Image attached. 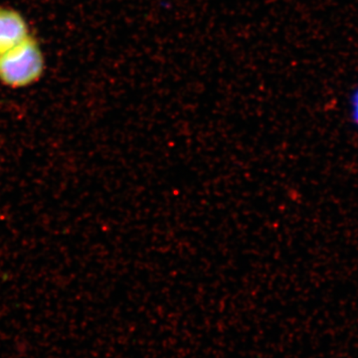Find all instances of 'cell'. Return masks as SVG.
<instances>
[{
    "label": "cell",
    "instance_id": "1",
    "mask_svg": "<svg viewBox=\"0 0 358 358\" xmlns=\"http://www.w3.org/2000/svg\"><path fill=\"white\" fill-rule=\"evenodd\" d=\"M43 69L41 49L30 35L0 55V81L13 88L29 86L38 81Z\"/></svg>",
    "mask_w": 358,
    "mask_h": 358
},
{
    "label": "cell",
    "instance_id": "2",
    "mask_svg": "<svg viewBox=\"0 0 358 358\" xmlns=\"http://www.w3.org/2000/svg\"><path fill=\"white\" fill-rule=\"evenodd\" d=\"M28 35L22 16L13 9L0 7V55L20 44Z\"/></svg>",
    "mask_w": 358,
    "mask_h": 358
}]
</instances>
